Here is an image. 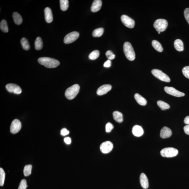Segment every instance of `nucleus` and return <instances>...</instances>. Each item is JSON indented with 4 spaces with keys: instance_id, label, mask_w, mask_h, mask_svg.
<instances>
[{
    "instance_id": "6e6552de",
    "label": "nucleus",
    "mask_w": 189,
    "mask_h": 189,
    "mask_svg": "<svg viewBox=\"0 0 189 189\" xmlns=\"http://www.w3.org/2000/svg\"><path fill=\"white\" fill-rule=\"evenodd\" d=\"M121 20L122 23L127 28H132L134 27L135 22L132 18L126 15H122Z\"/></svg>"
},
{
    "instance_id": "39448f33",
    "label": "nucleus",
    "mask_w": 189,
    "mask_h": 189,
    "mask_svg": "<svg viewBox=\"0 0 189 189\" xmlns=\"http://www.w3.org/2000/svg\"><path fill=\"white\" fill-rule=\"evenodd\" d=\"M178 153V150L173 147L165 148L161 151V156L166 158L174 157L177 155Z\"/></svg>"
},
{
    "instance_id": "e433bc0d",
    "label": "nucleus",
    "mask_w": 189,
    "mask_h": 189,
    "mask_svg": "<svg viewBox=\"0 0 189 189\" xmlns=\"http://www.w3.org/2000/svg\"><path fill=\"white\" fill-rule=\"evenodd\" d=\"M69 133V132L67 129L65 128L61 129L60 132V134L62 136H65L68 135Z\"/></svg>"
},
{
    "instance_id": "6ab92c4d",
    "label": "nucleus",
    "mask_w": 189,
    "mask_h": 189,
    "mask_svg": "<svg viewBox=\"0 0 189 189\" xmlns=\"http://www.w3.org/2000/svg\"><path fill=\"white\" fill-rule=\"evenodd\" d=\"M134 98H135L137 102L141 105L145 106L147 104V100L145 98H143L138 93H136L134 95Z\"/></svg>"
},
{
    "instance_id": "f3484780",
    "label": "nucleus",
    "mask_w": 189,
    "mask_h": 189,
    "mask_svg": "<svg viewBox=\"0 0 189 189\" xmlns=\"http://www.w3.org/2000/svg\"><path fill=\"white\" fill-rule=\"evenodd\" d=\"M102 6L101 0H95L93 1L91 8V11L93 12H96L99 11Z\"/></svg>"
},
{
    "instance_id": "aec40b11",
    "label": "nucleus",
    "mask_w": 189,
    "mask_h": 189,
    "mask_svg": "<svg viewBox=\"0 0 189 189\" xmlns=\"http://www.w3.org/2000/svg\"><path fill=\"white\" fill-rule=\"evenodd\" d=\"M174 46L175 49L178 51L181 52L184 50L183 42L179 39H177L175 41Z\"/></svg>"
},
{
    "instance_id": "bb28decb",
    "label": "nucleus",
    "mask_w": 189,
    "mask_h": 189,
    "mask_svg": "<svg viewBox=\"0 0 189 189\" xmlns=\"http://www.w3.org/2000/svg\"><path fill=\"white\" fill-rule=\"evenodd\" d=\"M20 42H21L22 47H23L24 49L28 51L30 49L29 43L28 40L25 37H23L21 39Z\"/></svg>"
},
{
    "instance_id": "7ed1b4c3",
    "label": "nucleus",
    "mask_w": 189,
    "mask_h": 189,
    "mask_svg": "<svg viewBox=\"0 0 189 189\" xmlns=\"http://www.w3.org/2000/svg\"><path fill=\"white\" fill-rule=\"evenodd\" d=\"M80 89L79 85L75 84L70 87L66 90L65 95L68 99L72 100L77 96Z\"/></svg>"
},
{
    "instance_id": "cd10ccee",
    "label": "nucleus",
    "mask_w": 189,
    "mask_h": 189,
    "mask_svg": "<svg viewBox=\"0 0 189 189\" xmlns=\"http://www.w3.org/2000/svg\"><path fill=\"white\" fill-rule=\"evenodd\" d=\"M104 32V29L103 28H99L96 29L93 31L92 35L95 37H99L103 35Z\"/></svg>"
},
{
    "instance_id": "423d86ee",
    "label": "nucleus",
    "mask_w": 189,
    "mask_h": 189,
    "mask_svg": "<svg viewBox=\"0 0 189 189\" xmlns=\"http://www.w3.org/2000/svg\"><path fill=\"white\" fill-rule=\"evenodd\" d=\"M152 73L154 76L161 80V81L166 82H169L171 81L169 76L160 70L153 69L152 71Z\"/></svg>"
},
{
    "instance_id": "9b49d317",
    "label": "nucleus",
    "mask_w": 189,
    "mask_h": 189,
    "mask_svg": "<svg viewBox=\"0 0 189 189\" xmlns=\"http://www.w3.org/2000/svg\"><path fill=\"white\" fill-rule=\"evenodd\" d=\"M113 148V145L110 141H106L103 142L100 146V149L102 153L107 154L112 151Z\"/></svg>"
},
{
    "instance_id": "473e14b6",
    "label": "nucleus",
    "mask_w": 189,
    "mask_h": 189,
    "mask_svg": "<svg viewBox=\"0 0 189 189\" xmlns=\"http://www.w3.org/2000/svg\"><path fill=\"white\" fill-rule=\"evenodd\" d=\"M182 72L186 78L189 79V66H186L183 68Z\"/></svg>"
},
{
    "instance_id": "f257e3e1",
    "label": "nucleus",
    "mask_w": 189,
    "mask_h": 189,
    "mask_svg": "<svg viewBox=\"0 0 189 189\" xmlns=\"http://www.w3.org/2000/svg\"><path fill=\"white\" fill-rule=\"evenodd\" d=\"M39 63L48 68L57 67L60 64L57 60L49 57H41L38 59Z\"/></svg>"
},
{
    "instance_id": "58836bf2",
    "label": "nucleus",
    "mask_w": 189,
    "mask_h": 189,
    "mask_svg": "<svg viewBox=\"0 0 189 189\" xmlns=\"http://www.w3.org/2000/svg\"><path fill=\"white\" fill-rule=\"evenodd\" d=\"M64 141L66 144L68 145L71 144V139L69 137H66L64 138Z\"/></svg>"
},
{
    "instance_id": "72a5a7b5",
    "label": "nucleus",
    "mask_w": 189,
    "mask_h": 189,
    "mask_svg": "<svg viewBox=\"0 0 189 189\" xmlns=\"http://www.w3.org/2000/svg\"><path fill=\"white\" fill-rule=\"evenodd\" d=\"M28 186L27 185V182L26 180L23 179L20 181L18 189H26Z\"/></svg>"
},
{
    "instance_id": "b1692460",
    "label": "nucleus",
    "mask_w": 189,
    "mask_h": 189,
    "mask_svg": "<svg viewBox=\"0 0 189 189\" xmlns=\"http://www.w3.org/2000/svg\"><path fill=\"white\" fill-rule=\"evenodd\" d=\"M152 45L156 51L159 52H163V48L162 46L161 45V43L158 41L156 40H153L152 42Z\"/></svg>"
},
{
    "instance_id": "c756f323",
    "label": "nucleus",
    "mask_w": 189,
    "mask_h": 189,
    "mask_svg": "<svg viewBox=\"0 0 189 189\" xmlns=\"http://www.w3.org/2000/svg\"><path fill=\"white\" fill-rule=\"evenodd\" d=\"M32 166L31 165H28L25 166L24 169V174L25 176H28L31 173Z\"/></svg>"
},
{
    "instance_id": "c03bdc74",
    "label": "nucleus",
    "mask_w": 189,
    "mask_h": 189,
    "mask_svg": "<svg viewBox=\"0 0 189 189\" xmlns=\"http://www.w3.org/2000/svg\"><path fill=\"white\" fill-rule=\"evenodd\" d=\"M158 33L159 34H161V32H158Z\"/></svg>"
},
{
    "instance_id": "1a4fd4ad",
    "label": "nucleus",
    "mask_w": 189,
    "mask_h": 189,
    "mask_svg": "<svg viewBox=\"0 0 189 189\" xmlns=\"http://www.w3.org/2000/svg\"><path fill=\"white\" fill-rule=\"evenodd\" d=\"M21 124L18 119H15L12 122L10 127V132L13 134L17 133L21 130Z\"/></svg>"
},
{
    "instance_id": "4468645a",
    "label": "nucleus",
    "mask_w": 189,
    "mask_h": 189,
    "mask_svg": "<svg viewBox=\"0 0 189 189\" xmlns=\"http://www.w3.org/2000/svg\"><path fill=\"white\" fill-rule=\"evenodd\" d=\"M172 132L171 129L166 127L162 128L160 132V136L163 139L171 137Z\"/></svg>"
},
{
    "instance_id": "37998d69",
    "label": "nucleus",
    "mask_w": 189,
    "mask_h": 189,
    "mask_svg": "<svg viewBox=\"0 0 189 189\" xmlns=\"http://www.w3.org/2000/svg\"><path fill=\"white\" fill-rule=\"evenodd\" d=\"M115 54H113V55H112L110 57H109L108 58V60H113L115 59Z\"/></svg>"
},
{
    "instance_id": "2f4dec72",
    "label": "nucleus",
    "mask_w": 189,
    "mask_h": 189,
    "mask_svg": "<svg viewBox=\"0 0 189 189\" xmlns=\"http://www.w3.org/2000/svg\"><path fill=\"white\" fill-rule=\"evenodd\" d=\"M5 176H6V173L4 170L2 168H0V186H3L4 185Z\"/></svg>"
},
{
    "instance_id": "20e7f679",
    "label": "nucleus",
    "mask_w": 189,
    "mask_h": 189,
    "mask_svg": "<svg viewBox=\"0 0 189 189\" xmlns=\"http://www.w3.org/2000/svg\"><path fill=\"white\" fill-rule=\"evenodd\" d=\"M168 25V22L163 19H160L156 20L154 24V26L156 31L158 32L165 31L167 28Z\"/></svg>"
},
{
    "instance_id": "f8f14e48",
    "label": "nucleus",
    "mask_w": 189,
    "mask_h": 189,
    "mask_svg": "<svg viewBox=\"0 0 189 189\" xmlns=\"http://www.w3.org/2000/svg\"><path fill=\"white\" fill-rule=\"evenodd\" d=\"M6 88L10 93H13L17 94H19L22 92L21 88L18 85L10 83L6 85Z\"/></svg>"
},
{
    "instance_id": "79ce46f5",
    "label": "nucleus",
    "mask_w": 189,
    "mask_h": 189,
    "mask_svg": "<svg viewBox=\"0 0 189 189\" xmlns=\"http://www.w3.org/2000/svg\"><path fill=\"white\" fill-rule=\"evenodd\" d=\"M184 122L187 125H189V116H187L185 117L184 120Z\"/></svg>"
},
{
    "instance_id": "dca6fc26",
    "label": "nucleus",
    "mask_w": 189,
    "mask_h": 189,
    "mask_svg": "<svg viewBox=\"0 0 189 189\" xmlns=\"http://www.w3.org/2000/svg\"><path fill=\"white\" fill-rule=\"evenodd\" d=\"M133 134L136 137H139L144 134V130L140 126L134 125L132 129Z\"/></svg>"
},
{
    "instance_id": "7c9ffc66",
    "label": "nucleus",
    "mask_w": 189,
    "mask_h": 189,
    "mask_svg": "<svg viewBox=\"0 0 189 189\" xmlns=\"http://www.w3.org/2000/svg\"><path fill=\"white\" fill-rule=\"evenodd\" d=\"M99 55V51L98 50H95L89 54V58L91 60H95L98 58Z\"/></svg>"
},
{
    "instance_id": "ea45409f",
    "label": "nucleus",
    "mask_w": 189,
    "mask_h": 189,
    "mask_svg": "<svg viewBox=\"0 0 189 189\" xmlns=\"http://www.w3.org/2000/svg\"><path fill=\"white\" fill-rule=\"evenodd\" d=\"M183 129L185 134L189 135V125H185L183 127Z\"/></svg>"
},
{
    "instance_id": "4be33fe9",
    "label": "nucleus",
    "mask_w": 189,
    "mask_h": 189,
    "mask_svg": "<svg viewBox=\"0 0 189 189\" xmlns=\"http://www.w3.org/2000/svg\"><path fill=\"white\" fill-rule=\"evenodd\" d=\"M12 16L15 24L18 25L21 24L23 22V18L19 13L15 12L13 13Z\"/></svg>"
},
{
    "instance_id": "ddd939ff",
    "label": "nucleus",
    "mask_w": 189,
    "mask_h": 189,
    "mask_svg": "<svg viewBox=\"0 0 189 189\" xmlns=\"http://www.w3.org/2000/svg\"><path fill=\"white\" fill-rule=\"evenodd\" d=\"M112 87L110 84L103 85L100 87L97 91V93L100 96L106 94L111 90Z\"/></svg>"
},
{
    "instance_id": "393cba45",
    "label": "nucleus",
    "mask_w": 189,
    "mask_h": 189,
    "mask_svg": "<svg viewBox=\"0 0 189 189\" xmlns=\"http://www.w3.org/2000/svg\"><path fill=\"white\" fill-rule=\"evenodd\" d=\"M60 6L61 9L62 11H67L69 7V1L68 0H60Z\"/></svg>"
},
{
    "instance_id": "a19ab883",
    "label": "nucleus",
    "mask_w": 189,
    "mask_h": 189,
    "mask_svg": "<svg viewBox=\"0 0 189 189\" xmlns=\"http://www.w3.org/2000/svg\"><path fill=\"white\" fill-rule=\"evenodd\" d=\"M113 52H112L111 51H108L106 52V53H105V55L107 56V57L108 58L111 57L112 55L113 54Z\"/></svg>"
},
{
    "instance_id": "4c0bfd02",
    "label": "nucleus",
    "mask_w": 189,
    "mask_h": 189,
    "mask_svg": "<svg viewBox=\"0 0 189 189\" xmlns=\"http://www.w3.org/2000/svg\"><path fill=\"white\" fill-rule=\"evenodd\" d=\"M111 61L109 60H108L104 64V67L106 68L110 67L111 66Z\"/></svg>"
},
{
    "instance_id": "5701e85b",
    "label": "nucleus",
    "mask_w": 189,
    "mask_h": 189,
    "mask_svg": "<svg viewBox=\"0 0 189 189\" xmlns=\"http://www.w3.org/2000/svg\"><path fill=\"white\" fill-rule=\"evenodd\" d=\"M43 42L41 38L37 37L35 41V48L37 50H40L43 48Z\"/></svg>"
},
{
    "instance_id": "f03ea898",
    "label": "nucleus",
    "mask_w": 189,
    "mask_h": 189,
    "mask_svg": "<svg viewBox=\"0 0 189 189\" xmlns=\"http://www.w3.org/2000/svg\"><path fill=\"white\" fill-rule=\"evenodd\" d=\"M123 50L126 57L130 61H134L136 55L134 49L130 42H126L123 45Z\"/></svg>"
},
{
    "instance_id": "c85d7f7f",
    "label": "nucleus",
    "mask_w": 189,
    "mask_h": 189,
    "mask_svg": "<svg viewBox=\"0 0 189 189\" xmlns=\"http://www.w3.org/2000/svg\"><path fill=\"white\" fill-rule=\"evenodd\" d=\"M0 28L2 31L5 33H7L8 31L7 23L5 20H3L0 23Z\"/></svg>"
},
{
    "instance_id": "a878e982",
    "label": "nucleus",
    "mask_w": 189,
    "mask_h": 189,
    "mask_svg": "<svg viewBox=\"0 0 189 189\" xmlns=\"http://www.w3.org/2000/svg\"><path fill=\"white\" fill-rule=\"evenodd\" d=\"M158 106L163 110L168 109L170 108V106L167 103L162 100H158L157 102Z\"/></svg>"
},
{
    "instance_id": "412c9836",
    "label": "nucleus",
    "mask_w": 189,
    "mask_h": 189,
    "mask_svg": "<svg viewBox=\"0 0 189 189\" xmlns=\"http://www.w3.org/2000/svg\"><path fill=\"white\" fill-rule=\"evenodd\" d=\"M113 118L118 123H122L123 121V115L121 112L115 111L113 113Z\"/></svg>"
},
{
    "instance_id": "a211bd4d",
    "label": "nucleus",
    "mask_w": 189,
    "mask_h": 189,
    "mask_svg": "<svg viewBox=\"0 0 189 189\" xmlns=\"http://www.w3.org/2000/svg\"><path fill=\"white\" fill-rule=\"evenodd\" d=\"M140 182L143 188L147 189L149 186V181L146 175L144 173H141L140 176Z\"/></svg>"
},
{
    "instance_id": "9d476101",
    "label": "nucleus",
    "mask_w": 189,
    "mask_h": 189,
    "mask_svg": "<svg viewBox=\"0 0 189 189\" xmlns=\"http://www.w3.org/2000/svg\"><path fill=\"white\" fill-rule=\"evenodd\" d=\"M164 90L168 94L175 97H183L185 95L184 93L178 91L172 87H165L164 88Z\"/></svg>"
},
{
    "instance_id": "c9c22d12",
    "label": "nucleus",
    "mask_w": 189,
    "mask_h": 189,
    "mask_svg": "<svg viewBox=\"0 0 189 189\" xmlns=\"http://www.w3.org/2000/svg\"><path fill=\"white\" fill-rule=\"evenodd\" d=\"M184 15L186 20L189 25V8H186L184 11Z\"/></svg>"
},
{
    "instance_id": "0eeeda50",
    "label": "nucleus",
    "mask_w": 189,
    "mask_h": 189,
    "mask_svg": "<svg viewBox=\"0 0 189 189\" xmlns=\"http://www.w3.org/2000/svg\"><path fill=\"white\" fill-rule=\"evenodd\" d=\"M79 33L77 32H73L66 35L64 39L65 44H69L75 41L79 38Z\"/></svg>"
},
{
    "instance_id": "f704fd0d",
    "label": "nucleus",
    "mask_w": 189,
    "mask_h": 189,
    "mask_svg": "<svg viewBox=\"0 0 189 189\" xmlns=\"http://www.w3.org/2000/svg\"><path fill=\"white\" fill-rule=\"evenodd\" d=\"M114 128V126L110 122H108L106 124L105 126V130L107 133L111 132V131Z\"/></svg>"
},
{
    "instance_id": "2eb2a0df",
    "label": "nucleus",
    "mask_w": 189,
    "mask_h": 189,
    "mask_svg": "<svg viewBox=\"0 0 189 189\" xmlns=\"http://www.w3.org/2000/svg\"><path fill=\"white\" fill-rule=\"evenodd\" d=\"M44 13L46 21L47 23H51L53 20V16L51 8L48 7L46 8L44 10Z\"/></svg>"
}]
</instances>
